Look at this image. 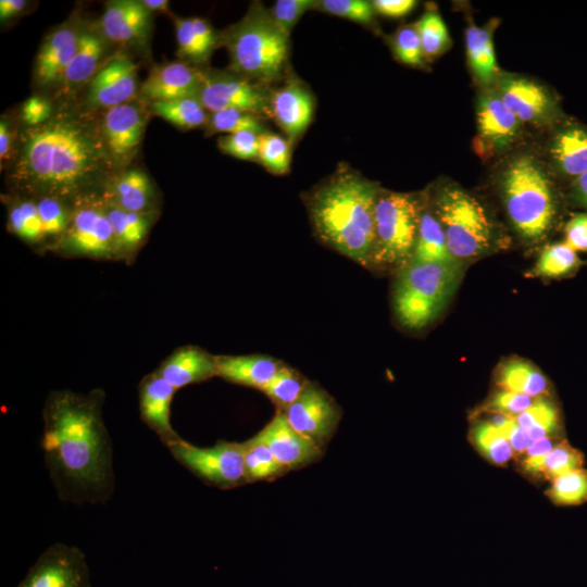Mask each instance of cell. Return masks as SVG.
<instances>
[{"mask_svg":"<svg viewBox=\"0 0 587 587\" xmlns=\"http://www.w3.org/2000/svg\"><path fill=\"white\" fill-rule=\"evenodd\" d=\"M115 172L99 120L63 107L45 123L20 133L8 182L18 197H53L72 203L97 192Z\"/></svg>","mask_w":587,"mask_h":587,"instance_id":"6da1fadb","label":"cell"},{"mask_svg":"<svg viewBox=\"0 0 587 587\" xmlns=\"http://www.w3.org/2000/svg\"><path fill=\"white\" fill-rule=\"evenodd\" d=\"M104 392L51 391L46 399L41 450L60 500L74 504L108 502L115 490L113 445L102 409Z\"/></svg>","mask_w":587,"mask_h":587,"instance_id":"7a4b0ae2","label":"cell"},{"mask_svg":"<svg viewBox=\"0 0 587 587\" xmlns=\"http://www.w3.org/2000/svg\"><path fill=\"white\" fill-rule=\"evenodd\" d=\"M379 189L376 183L344 166L305 197L320 240L362 266L370 265Z\"/></svg>","mask_w":587,"mask_h":587,"instance_id":"3957f363","label":"cell"},{"mask_svg":"<svg viewBox=\"0 0 587 587\" xmlns=\"http://www.w3.org/2000/svg\"><path fill=\"white\" fill-rule=\"evenodd\" d=\"M288 38L270 10L253 3L239 22L223 33L221 41L228 51L233 72L264 85L283 75Z\"/></svg>","mask_w":587,"mask_h":587,"instance_id":"277c9868","label":"cell"},{"mask_svg":"<svg viewBox=\"0 0 587 587\" xmlns=\"http://www.w3.org/2000/svg\"><path fill=\"white\" fill-rule=\"evenodd\" d=\"M459 260L408 263L400 267L394 286V309L407 328L421 329L444 310L461 278Z\"/></svg>","mask_w":587,"mask_h":587,"instance_id":"5b68a950","label":"cell"},{"mask_svg":"<svg viewBox=\"0 0 587 587\" xmlns=\"http://www.w3.org/2000/svg\"><path fill=\"white\" fill-rule=\"evenodd\" d=\"M508 216L528 240L542 237L550 228L555 205L552 185L538 162L529 155L513 159L500 176Z\"/></svg>","mask_w":587,"mask_h":587,"instance_id":"8992f818","label":"cell"},{"mask_svg":"<svg viewBox=\"0 0 587 587\" xmlns=\"http://www.w3.org/2000/svg\"><path fill=\"white\" fill-rule=\"evenodd\" d=\"M410 193L379 189L374 209V242L369 266H404L411 259L422 213Z\"/></svg>","mask_w":587,"mask_h":587,"instance_id":"52a82bcc","label":"cell"},{"mask_svg":"<svg viewBox=\"0 0 587 587\" xmlns=\"http://www.w3.org/2000/svg\"><path fill=\"white\" fill-rule=\"evenodd\" d=\"M435 213L449 252L455 260L485 253L491 246L492 225L484 207L465 190L446 186L437 195Z\"/></svg>","mask_w":587,"mask_h":587,"instance_id":"ba28073f","label":"cell"},{"mask_svg":"<svg viewBox=\"0 0 587 587\" xmlns=\"http://www.w3.org/2000/svg\"><path fill=\"white\" fill-rule=\"evenodd\" d=\"M51 249L67 257L115 259L112 228L105 202L99 192L85 195L72 202L70 224Z\"/></svg>","mask_w":587,"mask_h":587,"instance_id":"9c48e42d","label":"cell"},{"mask_svg":"<svg viewBox=\"0 0 587 587\" xmlns=\"http://www.w3.org/2000/svg\"><path fill=\"white\" fill-rule=\"evenodd\" d=\"M167 449L179 464L212 486L227 489L247 484L242 442L198 447L180 439Z\"/></svg>","mask_w":587,"mask_h":587,"instance_id":"30bf717a","label":"cell"},{"mask_svg":"<svg viewBox=\"0 0 587 587\" xmlns=\"http://www.w3.org/2000/svg\"><path fill=\"white\" fill-rule=\"evenodd\" d=\"M271 92L262 84L238 74L201 71L197 98L207 111L237 109L257 116H268Z\"/></svg>","mask_w":587,"mask_h":587,"instance_id":"8fae6325","label":"cell"},{"mask_svg":"<svg viewBox=\"0 0 587 587\" xmlns=\"http://www.w3.org/2000/svg\"><path fill=\"white\" fill-rule=\"evenodd\" d=\"M147 120L143 105L135 100L105 110L99 118L104 148L117 171L126 168L137 155Z\"/></svg>","mask_w":587,"mask_h":587,"instance_id":"7c38bea8","label":"cell"},{"mask_svg":"<svg viewBox=\"0 0 587 587\" xmlns=\"http://www.w3.org/2000/svg\"><path fill=\"white\" fill-rule=\"evenodd\" d=\"M16 587H91L86 555L76 546L55 542L38 557Z\"/></svg>","mask_w":587,"mask_h":587,"instance_id":"4fadbf2b","label":"cell"},{"mask_svg":"<svg viewBox=\"0 0 587 587\" xmlns=\"http://www.w3.org/2000/svg\"><path fill=\"white\" fill-rule=\"evenodd\" d=\"M289 424L321 448L328 442L339 423L341 411L319 385L309 383L301 396L284 412Z\"/></svg>","mask_w":587,"mask_h":587,"instance_id":"5bb4252c","label":"cell"},{"mask_svg":"<svg viewBox=\"0 0 587 587\" xmlns=\"http://www.w3.org/2000/svg\"><path fill=\"white\" fill-rule=\"evenodd\" d=\"M496 92L521 122L546 123L559 114L555 98L528 78L512 74L500 75Z\"/></svg>","mask_w":587,"mask_h":587,"instance_id":"9a60e30c","label":"cell"},{"mask_svg":"<svg viewBox=\"0 0 587 587\" xmlns=\"http://www.w3.org/2000/svg\"><path fill=\"white\" fill-rule=\"evenodd\" d=\"M137 64L118 54L107 62L88 83L87 101L96 109H111L129 101L139 92Z\"/></svg>","mask_w":587,"mask_h":587,"instance_id":"2e32d148","label":"cell"},{"mask_svg":"<svg viewBox=\"0 0 587 587\" xmlns=\"http://www.w3.org/2000/svg\"><path fill=\"white\" fill-rule=\"evenodd\" d=\"M176 391L155 371L147 374L138 386L140 417L167 448L182 439L171 422L172 401Z\"/></svg>","mask_w":587,"mask_h":587,"instance_id":"e0dca14e","label":"cell"},{"mask_svg":"<svg viewBox=\"0 0 587 587\" xmlns=\"http://www.w3.org/2000/svg\"><path fill=\"white\" fill-rule=\"evenodd\" d=\"M258 435L288 471L307 466L322 457V448L297 432L283 412L277 411Z\"/></svg>","mask_w":587,"mask_h":587,"instance_id":"ac0fdd59","label":"cell"},{"mask_svg":"<svg viewBox=\"0 0 587 587\" xmlns=\"http://www.w3.org/2000/svg\"><path fill=\"white\" fill-rule=\"evenodd\" d=\"M271 114L290 146L303 135L312 121L314 98L301 82L290 79L271 92Z\"/></svg>","mask_w":587,"mask_h":587,"instance_id":"d6986e66","label":"cell"},{"mask_svg":"<svg viewBox=\"0 0 587 587\" xmlns=\"http://www.w3.org/2000/svg\"><path fill=\"white\" fill-rule=\"evenodd\" d=\"M99 193L108 204L122 210L154 213L155 189L148 174L140 168L115 172L105 180Z\"/></svg>","mask_w":587,"mask_h":587,"instance_id":"ffe728a7","label":"cell"},{"mask_svg":"<svg viewBox=\"0 0 587 587\" xmlns=\"http://www.w3.org/2000/svg\"><path fill=\"white\" fill-rule=\"evenodd\" d=\"M80 32L77 24L67 23L46 37L35 61L34 76L38 85L51 86L61 83L77 50Z\"/></svg>","mask_w":587,"mask_h":587,"instance_id":"44dd1931","label":"cell"},{"mask_svg":"<svg viewBox=\"0 0 587 587\" xmlns=\"http://www.w3.org/2000/svg\"><path fill=\"white\" fill-rule=\"evenodd\" d=\"M201 71L175 61L154 66L140 86V96L152 102L197 97Z\"/></svg>","mask_w":587,"mask_h":587,"instance_id":"7402d4cb","label":"cell"},{"mask_svg":"<svg viewBox=\"0 0 587 587\" xmlns=\"http://www.w3.org/2000/svg\"><path fill=\"white\" fill-rule=\"evenodd\" d=\"M100 27L103 37L110 41L142 43L151 29V12L141 1H110L105 4Z\"/></svg>","mask_w":587,"mask_h":587,"instance_id":"603a6c76","label":"cell"},{"mask_svg":"<svg viewBox=\"0 0 587 587\" xmlns=\"http://www.w3.org/2000/svg\"><path fill=\"white\" fill-rule=\"evenodd\" d=\"M476 109L478 135L488 148L498 151L514 141L522 122L505 107L496 91L482 93Z\"/></svg>","mask_w":587,"mask_h":587,"instance_id":"cb8c5ba5","label":"cell"},{"mask_svg":"<svg viewBox=\"0 0 587 587\" xmlns=\"http://www.w3.org/2000/svg\"><path fill=\"white\" fill-rule=\"evenodd\" d=\"M155 372L177 390L217 376L216 355L196 346H184L167 355Z\"/></svg>","mask_w":587,"mask_h":587,"instance_id":"d4e9b609","label":"cell"},{"mask_svg":"<svg viewBox=\"0 0 587 587\" xmlns=\"http://www.w3.org/2000/svg\"><path fill=\"white\" fill-rule=\"evenodd\" d=\"M550 154L555 168L574 180L587 171V127L567 122L554 133Z\"/></svg>","mask_w":587,"mask_h":587,"instance_id":"484cf974","label":"cell"},{"mask_svg":"<svg viewBox=\"0 0 587 587\" xmlns=\"http://www.w3.org/2000/svg\"><path fill=\"white\" fill-rule=\"evenodd\" d=\"M105 208L113 234L115 260L135 258L148 237L154 213L130 212L107 202Z\"/></svg>","mask_w":587,"mask_h":587,"instance_id":"4316f807","label":"cell"},{"mask_svg":"<svg viewBox=\"0 0 587 587\" xmlns=\"http://www.w3.org/2000/svg\"><path fill=\"white\" fill-rule=\"evenodd\" d=\"M217 376L262 391L282 363L264 354L216 355Z\"/></svg>","mask_w":587,"mask_h":587,"instance_id":"83f0119b","label":"cell"},{"mask_svg":"<svg viewBox=\"0 0 587 587\" xmlns=\"http://www.w3.org/2000/svg\"><path fill=\"white\" fill-rule=\"evenodd\" d=\"M104 39L100 33L82 29L77 50L60 83L64 90L73 89L90 82L97 74L105 53L107 46Z\"/></svg>","mask_w":587,"mask_h":587,"instance_id":"f1b7e54d","label":"cell"},{"mask_svg":"<svg viewBox=\"0 0 587 587\" xmlns=\"http://www.w3.org/2000/svg\"><path fill=\"white\" fill-rule=\"evenodd\" d=\"M583 465L584 454L565 440H561L542 457L524 458L520 461V469L524 474L549 480L566 472L583 469Z\"/></svg>","mask_w":587,"mask_h":587,"instance_id":"f546056e","label":"cell"},{"mask_svg":"<svg viewBox=\"0 0 587 587\" xmlns=\"http://www.w3.org/2000/svg\"><path fill=\"white\" fill-rule=\"evenodd\" d=\"M465 47L476 79L486 86L497 82L500 74L490 29L471 24L465 30Z\"/></svg>","mask_w":587,"mask_h":587,"instance_id":"4dcf8cb0","label":"cell"},{"mask_svg":"<svg viewBox=\"0 0 587 587\" xmlns=\"http://www.w3.org/2000/svg\"><path fill=\"white\" fill-rule=\"evenodd\" d=\"M496 384L502 390L523 394L532 398L548 394L546 376L529 362L512 359L501 364L496 374Z\"/></svg>","mask_w":587,"mask_h":587,"instance_id":"1f68e13d","label":"cell"},{"mask_svg":"<svg viewBox=\"0 0 587 587\" xmlns=\"http://www.w3.org/2000/svg\"><path fill=\"white\" fill-rule=\"evenodd\" d=\"M446 236L436 214L422 209L416 242L408 263L451 262ZM407 263V264H408Z\"/></svg>","mask_w":587,"mask_h":587,"instance_id":"d6a6232c","label":"cell"},{"mask_svg":"<svg viewBox=\"0 0 587 587\" xmlns=\"http://www.w3.org/2000/svg\"><path fill=\"white\" fill-rule=\"evenodd\" d=\"M242 450L247 483L275 479L288 471L258 434L242 442Z\"/></svg>","mask_w":587,"mask_h":587,"instance_id":"836d02e7","label":"cell"},{"mask_svg":"<svg viewBox=\"0 0 587 587\" xmlns=\"http://www.w3.org/2000/svg\"><path fill=\"white\" fill-rule=\"evenodd\" d=\"M150 109L155 115L183 129L207 125L209 120L207 110L197 97L152 102Z\"/></svg>","mask_w":587,"mask_h":587,"instance_id":"e575fe53","label":"cell"},{"mask_svg":"<svg viewBox=\"0 0 587 587\" xmlns=\"http://www.w3.org/2000/svg\"><path fill=\"white\" fill-rule=\"evenodd\" d=\"M8 225L14 235L29 245L39 243L46 239L34 199L18 197L12 201L8 211Z\"/></svg>","mask_w":587,"mask_h":587,"instance_id":"d590c367","label":"cell"},{"mask_svg":"<svg viewBox=\"0 0 587 587\" xmlns=\"http://www.w3.org/2000/svg\"><path fill=\"white\" fill-rule=\"evenodd\" d=\"M514 419L525 428L532 441L557 437L560 427L558 409L545 397L535 398L533 404Z\"/></svg>","mask_w":587,"mask_h":587,"instance_id":"8d00e7d4","label":"cell"},{"mask_svg":"<svg viewBox=\"0 0 587 587\" xmlns=\"http://www.w3.org/2000/svg\"><path fill=\"white\" fill-rule=\"evenodd\" d=\"M470 439L477 451L496 465H504L514 455L513 449L498 427L483 421L476 423Z\"/></svg>","mask_w":587,"mask_h":587,"instance_id":"74e56055","label":"cell"},{"mask_svg":"<svg viewBox=\"0 0 587 587\" xmlns=\"http://www.w3.org/2000/svg\"><path fill=\"white\" fill-rule=\"evenodd\" d=\"M309 383L300 373L282 364L262 391L276 405L277 411L284 412L301 396Z\"/></svg>","mask_w":587,"mask_h":587,"instance_id":"f35d334b","label":"cell"},{"mask_svg":"<svg viewBox=\"0 0 587 587\" xmlns=\"http://www.w3.org/2000/svg\"><path fill=\"white\" fill-rule=\"evenodd\" d=\"M546 495L559 505L587 502V471L578 469L552 478Z\"/></svg>","mask_w":587,"mask_h":587,"instance_id":"ab89813d","label":"cell"},{"mask_svg":"<svg viewBox=\"0 0 587 587\" xmlns=\"http://www.w3.org/2000/svg\"><path fill=\"white\" fill-rule=\"evenodd\" d=\"M417 30L424 57H436L450 46L447 26L436 10L426 11L417 21Z\"/></svg>","mask_w":587,"mask_h":587,"instance_id":"60d3db41","label":"cell"},{"mask_svg":"<svg viewBox=\"0 0 587 587\" xmlns=\"http://www.w3.org/2000/svg\"><path fill=\"white\" fill-rule=\"evenodd\" d=\"M42 222L46 238H60L72 217V203L53 197L34 199Z\"/></svg>","mask_w":587,"mask_h":587,"instance_id":"b9f144b4","label":"cell"},{"mask_svg":"<svg viewBox=\"0 0 587 587\" xmlns=\"http://www.w3.org/2000/svg\"><path fill=\"white\" fill-rule=\"evenodd\" d=\"M207 127L211 134L222 133L227 135L246 130L258 134L264 133L259 116L237 109L212 112L209 115Z\"/></svg>","mask_w":587,"mask_h":587,"instance_id":"7bdbcfd3","label":"cell"},{"mask_svg":"<svg viewBox=\"0 0 587 587\" xmlns=\"http://www.w3.org/2000/svg\"><path fill=\"white\" fill-rule=\"evenodd\" d=\"M258 161L273 174H286L290 163L289 141L277 134H260Z\"/></svg>","mask_w":587,"mask_h":587,"instance_id":"ee69618b","label":"cell"},{"mask_svg":"<svg viewBox=\"0 0 587 587\" xmlns=\"http://www.w3.org/2000/svg\"><path fill=\"white\" fill-rule=\"evenodd\" d=\"M578 263L577 253L565 242L548 246L539 257L537 275L558 277L569 274Z\"/></svg>","mask_w":587,"mask_h":587,"instance_id":"f6af8a7d","label":"cell"},{"mask_svg":"<svg viewBox=\"0 0 587 587\" xmlns=\"http://www.w3.org/2000/svg\"><path fill=\"white\" fill-rule=\"evenodd\" d=\"M315 8L364 25H371L376 13L372 1L365 0H322Z\"/></svg>","mask_w":587,"mask_h":587,"instance_id":"bcb514c9","label":"cell"},{"mask_svg":"<svg viewBox=\"0 0 587 587\" xmlns=\"http://www.w3.org/2000/svg\"><path fill=\"white\" fill-rule=\"evenodd\" d=\"M217 146L223 153L241 160H258L260 134L246 130L227 134L217 139Z\"/></svg>","mask_w":587,"mask_h":587,"instance_id":"7dc6e473","label":"cell"},{"mask_svg":"<svg viewBox=\"0 0 587 587\" xmlns=\"http://www.w3.org/2000/svg\"><path fill=\"white\" fill-rule=\"evenodd\" d=\"M534 400L535 398L523 394L500 389L487 400L482 410L486 413L502 414L514 419L526 411Z\"/></svg>","mask_w":587,"mask_h":587,"instance_id":"c3c4849f","label":"cell"},{"mask_svg":"<svg viewBox=\"0 0 587 587\" xmlns=\"http://www.w3.org/2000/svg\"><path fill=\"white\" fill-rule=\"evenodd\" d=\"M392 45L397 58L402 63L411 66L424 65V53L415 26L400 28L394 37Z\"/></svg>","mask_w":587,"mask_h":587,"instance_id":"681fc988","label":"cell"},{"mask_svg":"<svg viewBox=\"0 0 587 587\" xmlns=\"http://www.w3.org/2000/svg\"><path fill=\"white\" fill-rule=\"evenodd\" d=\"M316 2L314 0H278L268 10L276 25L289 36L296 23L308 10L315 8Z\"/></svg>","mask_w":587,"mask_h":587,"instance_id":"f907efd6","label":"cell"},{"mask_svg":"<svg viewBox=\"0 0 587 587\" xmlns=\"http://www.w3.org/2000/svg\"><path fill=\"white\" fill-rule=\"evenodd\" d=\"M174 24L179 57L185 61L193 63L207 61L209 58L198 42L192 28L191 17H177Z\"/></svg>","mask_w":587,"mask_h":587,"instance_id":"816d5d0a","label":"cell"},{"mask_svg":"<svg viewBox=\"0 0 587 587\" xmlns=\"http://www.w3.org/2000/svg\"><path fill=\"white\" fill-rule=\"evenodd\" d=\"M54 109L48 99L33 96L22 104L21 118L26 127L36 126L48 121Z\"/></svg>","mask_w":587,"mask_h":587,"instance_id":"f5cc1de1","label":"cell"},{"mask_svg":"<svg viewBox=\"0 0 587 587\" xmlns=\"http://www.w3.org/2000/svg\"><path fill=\"white\" fill-rule=\"evenodd\" d=\"M498 428L511 445L514 455H523L532 442L525 428H523L513 417H507Z\"/></svg>","mask_w":587,"mask_h":587,"instance_id":"db71d44e","label":"cell"},{"mask_svg":"<svg viewBox=\"0 0 587 587\" xmlns=\"http://www.w3.org/2000/svg\"><path fill=\"white\" fill-rule=\"evenodd\" d=\"M564 242L576 252L587 251V214H577L567 222Z\"/></svg>","mask_w":587,"mask_h":587,"instance_id":"11a10c76","label":"cell"},{"mask_svg":"<svg viewBox=\"0 0 587 587\" xmlns=\"http://www.w3.org/2000/svg\"><path fill=\"white\" fill-rule=\"evenodd\" d=\"M191 24L199 45L209 58L221 41V37L215 33L210 23L203 18L191 17Z\"/></svg>","mask_w":587,"mask_h":587,"instance_id":"9f6ffc18","label":"cell"},{"mask_svg":"<svg viewBox=\"0 0 587 587\" xmlns=\"http://www.w3.org/2000/svg\"><path fill=\"white\" fill-rule=\"evenodd\" d=\"M372 4L376 13L389 17H401L409 14L416 5L413 0H375Z\"/></svg>","mask_w":587,"mask_h":587,"instance_id":"6f0895ef","label":"cell"},{"mask_svg":"<svg viewBox=\"0 0 587 587\" xmlns=\"http://www.w3.org/2000/svg\"><path fill=\"white\" fill-rule=\"evenodd\" d=\"M11 123L4 116L0 121V159L4 162L11 158V150L14 142L13 130Z\"/></svg>","mask_w":587,"mask_h":587,"instance_id":"680465c9","label":"cell"},{"mask_svg":"<svg viewBox=\"0 0 587 587\" xmlns=\"http://www.w3.org/2000/svg\"><path fill=\"white\" fill-rule=\"evenodd\" d=\"M561 440L558 437H546L529 444L524 458L542 457L550 452Z\"/></svg>","mask_w":587,"mask_h":587,"instance_id":"91938a15","label":"cell"},{"mask_svg":"<svg viewBox=\"0 0 587 587\" xmlns=\"http://www.w3.org/2000/svg\"><path fill=\"white\" fill-rule=\"evenodd\" d=\"M28 2L25 0H1L0 1V20L1 22L8 21L18 14H21Z\"/></svg>","mask_w":587,"mask_h":587,"instance_id":"94428289","label":"cell"},{"mask_svg":"<svg viewBox=\"0 0 587 587\" xmlns=\"http://www.w3.org/2000/svg\"><path fill=\"white\" fill-rule=\"evenodd\" d=\"M573 195L579 203L587 207V171L573 180Z\"/></svg>","mask_w":587,"mask_h":587,"instance_id":"6125c7cd","label":"cell"},{"mask_svg":"<svg viewBox=\"0 0 587 587\" xmlns=\"http://www.w3.org/2000/svg\"><path fill=\"white\" fill-rule=\"evenodd\" d=\"M143 5L152 13L155 11L167 12V0H142Z\"/></svg>","mask_w":587,"mask_h":587,"instance_id":"be15d7a7","label":"cell"}]
</instances>
